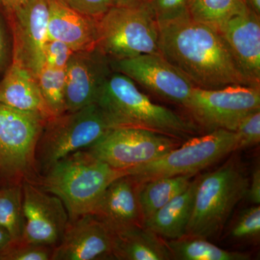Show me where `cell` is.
Segmentation results:
<instances>
[{
  "label": "cell",
  "mask_w": 260,
  "mask_h": 260,
  "mask_svg": "<svg viewBox=\"0 0 260 260\" xmlns=\"http://www.w3.org/2000/svg\"><path fill=\"white\" fill-rule=\"evenodd\" d=\"M243 2L249 9L260 16V0H243Z\"/></svg>",
  "instance_id": "d590c367"
},
{
  "label": "cell",
  "mask_w": 260,
  "mask_h": 260,
  "mask_svg": "<svg viewBox=\"0 0 260 260\" xmlns=\"http://www.w3.org/2000/svg\"><path fill=\"white\" fill-rule=\"evenodd\" d=\"M95 104L112 129L150 130L180 140L189 139L198 133L194 122L155 104L140 91L133 80L117 72L109 75Z\"/></svg>",
  "instance_id": "7a4b0ae2"
},
{
  "label": "cell",
  "mask_w": 260,
  "mask_h": 260,
  "mask_svg": "<svg viewBox=\"0 0 260 260\" xmlns=\"http://www.w3.org/2000/svg\"><path fill=\"white\" fill-rule=\"evenodd\" d=\"M64 70L66 112L95 104L112 72L110 61L98 49L74 51Z\"/></svg>",
  "instance_id": "5bb4252c"
},
{
  "label": "cell",
  "mask_w": 260,
  "mask_h": 260,
  "mask_svg": "<svg viewBox=\"0 0 260 260\" xmlns=\"http://www.w3.org/2000/svg\"><path fill=\"white\" fill-rule=\"evenodd\" d=\"M22 192L25 224L21 240L55 247L69 223L64 203L30 181L22 184Z\"/></svg>",
  "instance_id": "7c38bea8"
},
{
  "label": "cell",
  "mask_w": 260,
  "mask_h": 260,
  "mask_svg": "<svg viewBox=\"0 0 260 260\" xmlns=\"http://www.w3.org/2000/svg\"><path fill=\"white\" fill-rule=\"evenodd\" d=\"M259 205L242 210L233 225L231 235L234 239H253L259 237Z\"/></svg>",
  "instance_id": "83f0119b"
},
{
  "label": "cell",
  "mask_w": 260,
  "mask_h": 260,
  "mask_svg": "<svg viewBox=\"0 0 260 260\" xmlns=\"http://www.w3.org/2000/svg\"><path fill=\"white\" fill-rule=\"evenodd\" d=\"M0 1L4 5L8 11H10V10H14L17 7L23 4L25 0H0Z\"/></svg>",
  "instance_id": "8d00e7d4"
},
{
  "label": "cell",
  "mask_w": 260,
  "mask_h": 260,
  "mask_svg": "<svg viewBox=\"0 0 260 260\" xmlns=\"http://www.w3.org/2000/svg\"><path fill=\"white\" fill-rule=\"evenodd\" d=\"M180 141L150 130L116 128L85 150L111 167L126 170L156 160Z\"/></svg>",
  "instance_id": "30bf717a"
},
{
  "label": "cell",
  "mask_w": 260,
  "mask_h": 260,
  "mask_svg": "<svg viewBox=\"0 0 260 260\" xmlns=\"http://www.w3.org/2000/svg\"><path fill=\"white\" fill-rule=\"evenodd\" d=\"M137 186L128 175L116 179L103 192L90 214L112 233L143 225Z\"/></svg>",
  "instance_id": "e0dca14e"
},
{
  "label": "cell",
  "mask_w": 260,
  "mask_h": 260,
  "mask_svg": "<svg viewBox=\"0 0 260 260\" xmlns=\"http://www.w3.org/2000/svg\"><path fill=\"white\" fill-rule=\"evenodd\" d=\"M247 7L243 0H190L188 14L196 22L218 29Z\"/></svg>",
  "instance_id": "cb8c5ba5"
},
{
  "label": "cell",
  "mask_w": 260,
  "mask_h": 260,
  "mask_svg": "<svg viewBox=\"0 0 260 260\" xmlns=\"http://www.w3.org/2000/svg\"><path fill=\"white\" fill-rule=\"evenodd\" d=\"M114 6H136L149 4L150 0H112Z\"/></svg>",
  "instance_id": "e575fe53"
},
{
  "label": "cell",
  "mask_w": 260,
  "mask_h": 260,
  "mask_svg": "<svg viewBox=\"0 0 260 260\" xmlns=\"http://www.w3.org/2000/svg\"><path fill=\"white\" fill-rule=\"evenodd\" d=\"M237 150L235 132L214 129L203 136L192 137L156 160L126 169V172L137 184L161 177L194 176Z\"/></svg>",
  "instance_id": "ba28073f"
},
{
  "label": "cell",
  "mask_w": 260,
  "mask_h": 260,
  "mask_svg": "<svg viewBox=\"0 0 260 260\" xmlns=\"http://www.w3.org/2000/svg\"><path fill=\"white\" fill-rule=\"evenodd\" d=\"M24 224L22 185L5 186L0 189V226L15 242L21 239Z\"/></svg>",
  "instance_id": "d4e9b609"
},
{
  "label": "cell",
  "mask_w": 260,
  "mask_h": 260,
  "mask_svg": "<svg viewBox=\"0 0 260 260\" xmlns=\"http://www.w3.org/2000/svg\"><path fill=\"white\" fill-rule=\"evenodd\" d=\"M54 247L23 242H12L0 253V260H51Z\"/></svg>",
  "instance_id": "4316f807"
},
{
  "label": "cell",
  "mask_w": 260,
  "mask_h": 260,
  "mask_svg": "<svg viewBox=\"0 0 260 260\" xmlns=\"http://www.w3.org/2000/svg\"><path fill=\"white\" fill-rule=\"evenodd\" d=\"M192 177H161L138 184L137 194L143 223L173 198L187 189Z\"/></svg>",
  "instance_id": "7402d4cb"
},
{
  "label": "cell",
  "mask_w": 260,
  "mask_h": 260,
  "mask_svg": "<svg viewBox=\"0 0 260 260\" xmlns=\"http://www.w3.org/2000/svg\"><path fill=\"white\" fill-rule=\"evenodd\" d=\"M113 236L114 259H172L165 241L144 224L113 233Z\"/></svg>",
  "instance_id": "ffe728a7"
},
{
  "label": "cell",
  "mask_w": 260,
  "mask_h": 260,
  "mask_svg": "<svg viewBox=\"0 0 260 260\" xmlns=\"http://www.w3.org/2000/svg\"><path fill=\"white\" fill-rule=\"evenodd\" d=\"M172 254L177 260H248L246 253L220 249L204 238L184 237L165 241Z\"/></svg>",
  "instance_id": "603a6c76"
},
{
  "label": "cell",
  "mask_w": 260,
  "mask_h": 260,
  "mask_svg": "<svg viewBox=\"0 0 260 260\" xmlns=\"http://www.w3.org/2000/svg\"><path fill=\"white\" fill-rule=\"evenodd\" d=\"M190 0H150L157 23H165L189 15L188 7Z\"/></svg>",
  "instance_id": "f546056e"
},
{
  "label": "cell",
  "mask_w": 260,
  "mask_h": 260,
  "mask_svg": "<svg viewBox=\"0 0 260 260\" xmlns=\"http://www.w3.org/2000/svg\"><path fill=\"white\" fill-rule=\"evenodd\" d=\"M70 8L99 20L114 6L112 0H62Z\"/></svg>",
  "instance_id": "1f68e13d"
},
{
  "label": "cell",
  "mask_w": 260,
  "mask_h": 260,
  "mask_svg": "<svg viewBox=\"0 0 260 260\" xmlns=\"http://www.w3.org/2000/svg\"><path fill=\"white\" fill-rule=\"evenodd\" d=\"M110 66L112 71L126 75L155 95L184 107L195 88L185 75L160 54L110 61Z\"/></svg>",
  "instance_id": "8fae6325"
},
{
  "label": "cell",
  "mask_w": 260,
  "mask_h": 260,
  "mask_svg": "<svg viewBox=\"0 0 260 260\" xmlns=\"http://www.w3.org/2000/svg\"><path fill=\"white\" fill-rule=\"evenodd\" d=\"M184 108L207 129L234 132L243 118L260 109V88L240 85L218 89L195 87Z\"/></svg>",
  "instance_id": "9c48e42d"
},
{
  "label": "cell",
  "mask_w": 260,
  "mask_h": 260,
  "mask_svg": "<svg viewBox=\"0 0 260 260\" xmlns=\"http://www.w3.org/2000/svg\"><path fill=\"white\" fill-rule=\"evenodd\" d=\"M38 84L44 102L54 116L66 112L65 106V70L44 63L37 75Z\"/></svg>",
  "instance_id": "484cf974"
},
{
  "label": "cell",
  "mask_w": 260,
  "mask_h": 260,
  "mask_svg": "<svg viewBox=\"0 0 260 260\" xmlns=\"http://www.w3.org/2000/svg\"><path fill=\"white\" fill-rule=\"evenodd\" d=\"M49 119L0 103V183L5 186L34 182L39 177L36 149Z\"/></svg>",
  "instance_id": "5b68a950"
},
{
  "label": "cell",
  "mask_w": 260,
  "mask_h": 260,
  "mask_svg": "<svg viewBox=\"0 0 260 260\" xmlns=\"http://www.w3.org/2000/svg\"><path fill=\"white\" fill-rule=\"evenodd\" d=\"M238 150L257 145L260 141V109L243 118L235 129Z\"/></svg>",
  "instance_id": "f1b7e54d"
},
{
  "label": "cell",
  "mask_w": 260,
  "mask_h": 260,
  "mask_svg": "<svg viewBox=\"0 0 260 260\" xmlns=\"http://www.w3.org/2000/svg\"><path fill=\"white\" fill-rule=\"evenodd\" d=\"M126 175V170L111 167L88 150H81L53 164L32 184L57 196L68 210L69 220H74L90 214L108 186Z\"/></svg>",
  "instance_id": "3957f363"
},
{
  "label": "cell",
  "mask_w": 260,
  "mask_h": 260,
  "mask_svg": "<svg viewBox=\"0 0 260 260\" xmlns=\"http://www.w3.org/2000/svg\"><path fill=\"white\" fill-rule=\"evenodd\" d=\"M112 129L97 104L51 118L42 130L36 149L39 175L67 155L90 148Z\"/></svg>",
  "instance_id": "52a82bcc"
},
{
  "label": "cell",
  "mask_w": 260,
  "mask_h": 260,
  "mask_svg": "<svg viewBox=\"0 0 260 260\" xmlns=\"http://www.w3.org/2000/svg\"><path fill=\"white\" fill-rule=\"evenodd\" d=\"M8 12L13 35V60L37 77L44 64V48L48 42L47 0H25Z\"/></svg>",
  "instance_id": "4fadbf2b"
},
{
  "label": "cell",
  "mask_w": 260,
  "mask_h": 260,
  "mask_svg": "<svg viewBox=\"0 0 260 260\" xmlns=\"http://www.w3.org/2000/svg\"><path fill=\"white\" fill-rule=\"evenodd\" d=\"M12 242L13 239L8 232L3 227L0 226V253L5 250Z\"/></svg>",
  "instance_id": "836d02e7"
},
{
  "label": "cell",
  "mask_w": 260,
  "mask_h": 260,
  "mask_svg": "<svg viewBox=\"0 0 260 260\" xmlns=\"http://www.w3.org/2000/svg\"><path fill=\"white\" fill-rule=\"evenodd\" d=\"M74 51L64 43L48 40L44 48V63L57 69H65Z\"/></svg>",
  "instance_id": "4dcf8cb0"
},
{
  "label": "cell",
  "mask_w": 260,
  "mask_h": 260,
  "mask_svg": "<svg viewBox=\"0 0 260 260\" xmlns=\"http://www.w3.org/2000/svg\"><path fill=\"white\" fill-rule=\"evenodd\" d=\"M249 178L237 160H228L213 172L198 177L187 237H216L236 205L246 197Z\"/></svg>",
  "instance_id": "277c9868"
},
{
  "label": "cell",
  "mask_w": 260,
  "mask_h": 260,
  "mask_svg": "<svg viewBox=\"0 0 260 260\" xmlns=\"http://www.w3.org/2000/svg\"><path fill=\"white\" fill-rule=\"evenodd\" d=\"M96 49L109 61L160 54L158 25L150 4L113 6L98 20Z\"/></svg>",
  "instance_id": "8992f818"
},
{
  "label": "cell",
  "mask_w": 260,
  "mask_h": 260,
  "mask_svg": "<svg viewBox=\"0 0 260 260\" xmlns=\"http://www.w3.org/2000/svg\"><path fill=\"white\" fill-rule=\"evenodd\" d=\"M246 197L254 205L260 203V169L256 167L251 175V182L249 183Z\"/></svg>",
  "instance_id": "d6a6232c"
},
{
  "label": "cell",
  "mask_w": 260,
  "mask_h": 260,
  "mask_svg": "<svg viewBox=\"0 0 260 260\" xmlns=\"http://www.w3.org/2000/svg\"><path fill=\"white\" fill-rule=\"evenodd\" d=\"M48 40L59 41L74 51H91L98 44V20L68 6L62 0H47Z\"/></svg>",
  "instance_id": "ac0fdd59"
},
{
  "label": "cell",
  "mask_w": 260,
  "mask_h": 260,
  "mask_svg": "<svg viewBox=\"0 0 260 260\" xmlns=\"http://www.w3.org/2000/svg\"><path fill=\"white\" fill-rule=\"evenodd\" d=\"M198 181V177L191 181L187 189L145 220V226L169 240L184 237L192 213Z\"/></svg>",
  "instance_id": "44dd1931"
},
{
  "label": "cell",
  "mask_w": 260,
  "mask_h": 260,
  "mask_svg": "<svg viewBox=\"0 0 260 260\" xmlns=\"http://www.w3.org/2000/svg\"><path fill=\"white\" fill-rule=\"evenodd\" d=\"M158 25L159 52L196 88L250 86L217 29L189 15Z\"/></svg>",
  "instance_id": "6da1fadb"
},
{
  "label": "cell",
  "mask_w": 260,
  "mask_h": 260,
  "mask_svg": "<svg viewBox=\"0 0 260 260\" xmlns=\"http://www.w3.org/2000/svg\"><path fill=\"white\" fill-rule=\"evenodd\" d=\"M3 54V39L2 35L1 29H0V61H1L2 56Z\"/></svg>",
  "instance_id": "74e56055"
},
{
  "label": "cell",
  "mask_w": 260,
  "mask_h": 260,
  "mask_svg": "<svg viewBox=\"0 0 260 260\" xmlns=\"http://www.w3.org/2000/svg\"><path fill=\"white\" fill-rule=\"evenodd\" d=\"M113 233L91 214L69 220L51 260L114 259Z\"/></svg>",
  "instance_id": "9a60e30c"
},
{
  "label": "cell",
  "mask_w": 260,
  "mask_h": 260,
  "mask_svg": "<svg viewBox=\"0 0 260 260\" xmlns=\"http://www.w3.org/2000/svg\"><path fill=\"white\" fill-rule=\"evenodd\" d=\"M249 85L260 88V16L246 8L218 29Z\"/></svg>",
  "instance_id": "2e32d148"
},
{
  "label": "cell",
  "mask_w": 260,
  "mask_h": 260,
  "mask_svg": "<svg viewBox=\"0 0 260 260\" xmlns=\"http://www.w3.org/2000/svg\"><path fill=\"white\" fill-rule=\"evenodd\" d=\"M0 103L23 112L37 113L48 119L54 117L43 99L37 77L16 61L13 60L0 81Z\"/></svg>",
  "instance_id": "d6986e66"
}]
</instances>
